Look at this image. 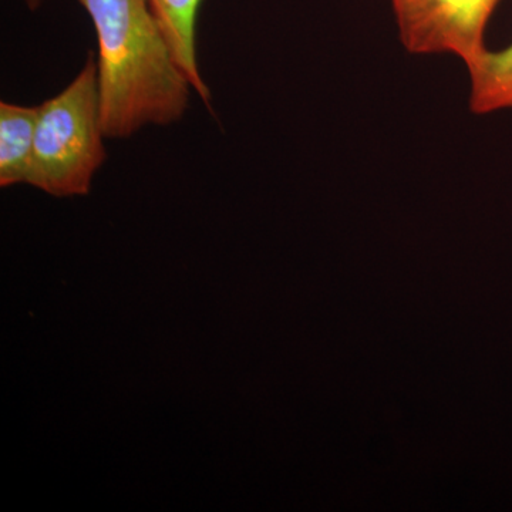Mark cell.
Returning <instances> with one entry per match:
<instances>
[{"label":"cell","instance_id":"cell-1","mask_svg":"<svg viewBox=\"0 0 512 512\" xmlns=\"http://www.w3.org/2000/svg\"><path fill=\"white\" fill-rule=\"evenodd\" d=\"M99 42L97 79L104 136L123 140L141 128L184 117L191 84L175 63L150 0H77Z\"/></svg>","mask_w":512,"mask_h":512},{"label":"cell","instance_id":"cell-2","mask_svg":"<svg viewBox=\"0 0 512 512\" xmlns=\"http://www.w3.org/2000/svg\"><path fill=\"white\" fill-rule=\"evenodd\" d=\"M97 63L89 53L72 83L39 106L28 184L53 195L89 194L106 161Z\"/></svg>","mask_w":512,"mask_h":512},{"label":"cell","instance_id":"cell-3","mask_svg":"<svg viewBox=\"0 0 512 512\" xmlns=\"http://www.w3.org/2000/svg\"><path fill=\"white\" fill-rule=\"evenodd\" d=\"M501 0H392L400 40L413 55H454L471 69Z\"/></svg>","mask_w":512,"mask_h":512},{"label":"cell","instance_id":"cell-4","mask_svg":"<svg viewBox=\"0 0 512 512\" xmlns=\"http://www.w3.org/2000/svg\"><path fill=\"white\" fill-rule=\"evenodd\" d=\"M202 0H150L175 63L187 77L192 90L211 107V90L202 79L197 59V19Z\"/></svg>","mask_w":512,"mask_h":512},{"label":"cell","instance_id":"cell-5","mask_svg":"<svg viewBox=\"0 0 512 512\" xmlns=\"http://www.w3.org/2000/svg\"><path fill=\"white\" fill-rule=\"evenodd\" d=\"M39 106L0 103V187L28 184Z\"/></svg>","mask_w":512,"mask_h":512},{"label":"cell","instance_id":"cell-6","mask_svg":"<svg viewBox=\"0 0 512 512\" xmlns=\"http://www.w3.org/2000/svg\"><path fill=\"white\" fill-rule=\"evenodd\" d=\"M470 109L476 114L512 110V45L487 52L471 69Z\"/></svg>","mask_w":512,"mask_h":512},{"label":"cell","instance_id":"cell-7","mask_svg":"<svg viewBox=\"0 0 512 512\" xmlns=\"http://www.w3.org/2000/svg\"><path fill=\"white\" fill-rule=\"evenodd\" d=\"M45 0H25L26 6H28L29 10L35 12V10L39 9L40 6L43 5Z\"/></svg>","mask_w":512,"mask_h":512}]
</instances>
